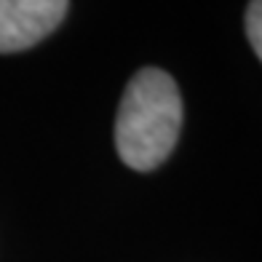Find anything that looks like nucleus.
Here are the masks:
<instances>
[{
  "mask_svg": "<svg viewBox=\"0 0 262 262\" xmlns=\"http://www.w3.org/2000/svg\"><path fill=\"white\" fill-rule=\"evenodd\" d=\"M70 0H0V54L27 51L62 25Z\"/></svg>",
  "mask_w": 262,
  "mask_h": 262,
  "instance_id": "obj_2",
  "label": "nucleus"
},
{
  "mask_svg": "<svg viewBox=\"0 0 262 262\" xmlns=\"http://www.w3.org/2000/svg\"><path fill=\"white\" fill-rule=\"evenodd\" d=\"M246 35L254 54L262 59V0H252L246 8Z\"/></svg>",
  "mask_w": 262,
  "mask_h": 262,
  "instance_id": "obj_3",
  "label": "nucleus"
},
{
  "mask_svg": "<svg viewBox=\"0 0 262 262\" xmlns=\"http://www.w3.org/2000/svg\"><path fill=\"white\" fill-rule=\"evenodd\" d=\"M182 128V97L169 73L145 67L128 80L115 118V147L134 171H152L171 156Z\"/></svg>",
  "mask_w": 262,
  "mask_h": 262,
  "instance_id": "obj_1",
  "label": "nucleus"
}]
</instances>
